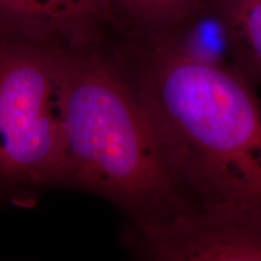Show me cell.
<instances>
[{
	"label": "cell",
	"instance_id": "cell-4",
	"mask_svg": "<svg viewBox=\"0 0 261 261\" xmlns=\"http://www.w3.org/2000/svg\"><path fill=\"white\" fill-rule=\"evenodd\" d=\"M137 255L159 261H261V204L189 210L125 234Z\"/></svg>",
	"mask_w": 261,
	"mask_h": 261
},
{
	"label": "cell",
	"instance_id": "cell-6",
	"mask_svg": "<svg viewBox=\"0 0 261 261\" xmlns=\"http://www.w3.org/2000/svg\"><path fill=\"white\" fill-rule=\"evenodd\" d=\"M226 33L234 65L261 84V0H210Z\"/></svg>",
	"mask_w": 261,
	"mask_h": 261
},
{
	"label": "cell",
	"instance_id": "cell-3",
	"mask_svg": "<svg viewBox=\"0 0 261 261\" xmlns=\"http://www.w3.org/2000/svg\"><path fill=\"white\" fill-rule=\"evenodd\" d=\"M67 50L0 37V200L31 207L60 187Z\"/></svg>",
	"mask_w": 261,
	"mask_h": 261
},
{
	"label": "cell",
	"instance_id": "cell-5",
	"mask_svg": "<svg viewBox=\"0 0 261 261\" xmlns=\"http://www.w3.org/2000/svg\"><path fill=\"white\" fill-rule=\"evenodd\" d=\"M110 0H0V37L64 50L85 47Z\"/></svg>",
	"mask_w": 261,
	"mask_h": 261
},
{
	"label": "cell",
	"instance_id": "cell-7",
	"mask_svg": "<svg viewBox=\"0 0 261 261\" xmlns=\"http://www.w3.org/2000/svg\"><path fill=\"white\" fill-rule=\"evenodd\" d=\"M208 0H110L115 8L152 34L167 32L197 12Z\"/></svg>",
	"mask_w": 261,
	"mask_h": 261
},
{
	"label": "cell",
	"instance_id": "cell-1",
	"mask_svg": "<svg viewBox=\"0 0 261 261\" xmlns=\"http://www.w3.org/2000/svg\"><path fill=\"white\" fill-rule=\"evenodd\" d=\"M126 70L191 210L261 204V100L241 71L191 60L159 35Z\"/></svg>",
	"mask_w": 261,
	"mask_h": 261
},
{
	"label": "cell",
	"instance_id": "cell-2",
	"mask_svg": "<svg viewBox=\"0 0 261 261\" xmlns=\"http://www.w3.org/2000/svg\"><path fill=\"white\" fill-rule=\"evenodd\" d=\"M60 187L112 202L140 226L190 210L154 120L126 68L67 50Z\"/></svg>",
	"mask_w": 261,
	"mask_h": 261
}]
</instances>
